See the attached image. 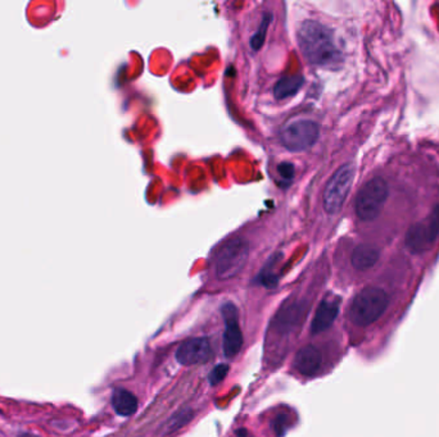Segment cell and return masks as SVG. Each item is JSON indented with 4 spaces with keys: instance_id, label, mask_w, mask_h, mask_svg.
I'll list each match as a JSON object with an SVG mask.
<instances>
[{
    "instance_id": "277c9868",
    "label": "cell",
    "mask_w": 439,
    "mask_h": 437,
    "mask_svg": "<svg viewBox=\"0 0 439 437\" xmlns=\"http://www.w3.org/2000/svg\"><path fill=\"white\" fill-rule=\"evenodd\" d=\"M388 183L381 177H374L365 183L356 197V215L364 222L376 220L388 199Z\"/></svg>"
},
{
    "instance_id": "3957f363",
    "label": "cell",
    "mask_w": 439,
    "mask_h": 437,
    "mask_svg": "<svg viewBox=\"0 0 439 437\" xmlns=\"http://www.w3.org/2000/svg\"><path fill=\"white\" fill-rule=\"evenodd\" d=\"M249 242L244 238H234L218 250L215 261V272L218 280H230L243 271L249 258Z\"/></svg>"
},
{
    "instance_id": "8fae6325",
    "label": "cell",
    "mask_w": 439,
    "mask_h": 437,
    "mask_svg": "<svg viewBox=\"0 0 439 437\" xmlns=\"http://www.w3.org/2000/svg\"><path fill=\"white\" fill-rule=\"evenodd\" d=\"M321 362L323 356L320 350L312 345H307L299 349L296 354L294 367L303 376H314L320 370Z\"/></svg>"
},
{
    "instance_id": "52a82bcc",
    "label": "cell",
    "mask_w": 439,
    "mask_h": 437,
    "mask_svg": "<svg viewBox=\"0 0 439 437\" xmlns=\"http://www.w3.org/2000/svg\"><path fill=\"white\" fill-rule=\"evenodd\" d=\"M320 138V126L311 119H299L287 124L280 133L282 147L299 153L312 148Z\"/></svg>"
},
{
    "instance_id": "30bf717a",
    "label": "cell",
    "mask_w": 439,
    "mask_h": 437,
    "mask_svg": "<svg viewBox=\"0 0 439 437\" xmlns=\"http://www.w3.org/2000/svg\"><path fill=\"white\" fill-rule=\"evenodd\" d=\"M340 312V300L337 297H325L316 309L315 317L311 324L312 333H320L328 330L335 321Z\"/></svg>"
},
{
    "instance_id": "7c38bea8",
    "label": "cell",
    "mask_w": 439,
    "mask_h": 437,
    "mask_svg": "<svg viewBox=\"0 0 439 437\" xmlns=\"http://www.w3.org/2000/svg\"><path fill=\"white\" fill-rule=\"evenodd\" d=\"M379 258H381L379 249L375 248L373 245L362 244L353 250L351 256V263L357 271H367L378 263Z\"/></svg>"
},
{
    "instance_id": "2e32d148",
    "label": "cell",
    "mask_w": 439,
    "mask_h": 437,
    "mask_svg": "<svg viewBox=\"0 0 439 437\" xmlns=\"http://www.w3.org/2000/svg\"><path fill=\"white\" fill-rule=\"evenodd\" d=\"M229 372V365L228 364H220L217 365L214 371L209 374V382L211 385H217L218 382H221L226 377Z\"/></svg>"
},
{
    "instance_id": "8992f818",
    "label": "cell",
    "mask_w": 439,
    "mask_h": 437,
    "mask_svg": "<svg viewBox=\"0 0 439 437\" xmlns=\"http://www.w3.org/2000/svg\"><path fill=\"white\" fill-rule=\"evenodd\" d=\"M439 238V204L422 221L414 223L406 232L405 245L413 254H423Z\"/></svg>"
},
{
    "instance_id": "5bb4252c",
    "label": "cell",
    "mask_w": 439,
    "mask_h": 437,
    "mask_svg": "<svg viewBox=\"0 0 439 437\" xmlns=\"http://www.w3.org/2000/svg\"><path fill=\"white\" fill-rule=\"evenodd\" d=\"M303 76L292 74L280 79L273 86V97L278 100L288 99L296 95L303 85Z\"/></svg>"
},
{
    "instance_id": "5b68a950",
    "label": "cell",
    "mask_w": 439,
    "mask_h": 437,
    "mask_svg": "<svg viewBox=\"0 0 439 437\" xmlns=\"http://www.w3.org/2000/svg\"><path fill=\"white\" fill-rule=\"evenodd\" d=\"M355 180V167L344 165L340 167L326 183L323 194L324 209L328 215H337L349 197Z\"/></svg>"
},
{
    "instance_id": "9a60e30c",
    "label": "cell",
    "mask_w": 439,
    "mask_h": 437,
    "mask_svg": "<svg viewBox=\"0 0 439 437\" xmlns=\"http://www.w3.org/2000/svg\"><path fill=\"white\" fill-rule=\"evenodd\" d=\"M271 21H273V15H271V13H265L262 21H261V25L258 27L257 33L252 36V39H250V42H249L250 48L255 50V51H257V50L262 48V45H264V42H265L266 31H267L269 26L271 24Z\"/></svg>"
},
{
    "instance_id": "ac0fdd59",
    "label": "cell",
    "mask_w": 439,
    "mask_h": 437,
    "mask_svg": "<svg viewBox=\"0 0 439 437\" xmlns=\"http://www.w3.org/2000/svg\"><path fill=\"white\" fill-rule=\"evenodd\" d=\"M279 174H280V176H282V177H285V179H288V180H292L293 176H294V167H293V165H290V163H284V165L279 167Z\"/></svg>"
},
{
    "instance_id": "6da1fadb",
    "label": "cell",
    "mask_w": 439,
    "mask_h": 437,
    "mask_svg": "<svg viewBox=\"0 0 439 437\" xmlns=\"http://www.w3.org/2000/svg\"><path fill=\"white\" fill-rule=\"evenodd\" d=\"M298 44L303 56L312 65L330 66L340 60V49L332 30L317 21L308 19L301 25Z\"/></svg>"
},
{
    "instance_id": "e0dca14e",
    "label": "cell",
    "mask_w": 439,
    "mask_h": 437,
    "mask_svg": "<svg viewBox=\"0 0 439 437\" xmlns=\"http://www.w3.org/2000/svg\"><path fill=\"white\" fill-rule=\"evenodd\" d=\"M191 411H184L179 414H176L173 421L170 423V431H174V429H180L185 423H188V421H191Z\"/></svg>"
},
{
    "instance_id": "4fadbf2b",
    "label": "cell",
    "mask_w": 439,
    "mask_h": 437,
    "mask_svg": "<svg viewBox=\"0 0 439 437\" xmlns=\"http://www.w3.org/2000/svg\"><path fill=\"white\" fill-rule=\"evenodd\" d=\"M112 406L118 415L129 417L136 412L138 399L135 397L133 393L125 388H117L112 395Z\"/></svg>"
},
{
    "instance_id": "d6986e66",
    "label": "cell",
    "mask_w": 439,
    "mask_h": 437,
    "mask_svg": "<svg viewBox=\"0 0 439 437\" xmlns=\"http://www.w3.org/2000/svg\"><path fill=\"white\" fill-rule=\"evenodd\" d=\"M237 437H250L248 435V432H247V431H244V429H241V431H239V432H238V435H237Z\"/></svg>"
},
{
    "instance_id": "9c48e42d",
    "label": "cell",
    "mask_w": 439,
    "mask_h": 437,
    "mask_svg": "<svg viewBox=\"0 0 439 437\" xmlns=\"http://www.w3.org/2000/svg\"><path fill=\"white\" fill-rule=\"evenodd\" d=\"M212 356V347L209 340L206 338L186 340L176 350V361L182 365L207 363Z\"/></svg>"
},
{
    "instance_id": "ba28073f",
    "label": "cell",
    "mask_w": 439,
    "mask_h": 437,
    "mask_svg": "<svg viewBox=\"0 0 439 437\" xmlns=\"http://www.w3.org/2000/svg\"><path fill=\"white\" fill-rule=\"evenodd\" d=\"M225 320L224 353L228 358H234L239 354L243 347V333L239 327V312L232 303H226L223 306Z\"/></svg>"
},
{
    "instance_id": "7a4b0ae2",
    "label": "cell",
    "mask_w": 439,
    "mask_h": 437,
    "mask_svg": "<svg viewBox=\"0 0 439 437\" xmlns=\"http://www.w3.org/2000/svg\"><path fill=\"white\" fill-rule=\"evenodd\" d=\"M388 295L381 288L370 286L361 290L349 306V320L360 327L373 324L385 313Z\"/></svg>"
},
{
    "instance_id": "ffe728a7",
    "label": "cell",
    "mask_w": 439,
    "mask_h": 437,
    "mask_svg": "<svg viewBox=\"0 0 439 437\" xmlns=\"http://www.w3.org/2000/svg\"><path fill=\"white\" fill-rule=\"evenodd\" d=\"M19 437H35V436H33V435H27V434H26V435H21V436Z\"/></svg>"
}]
</instances>
